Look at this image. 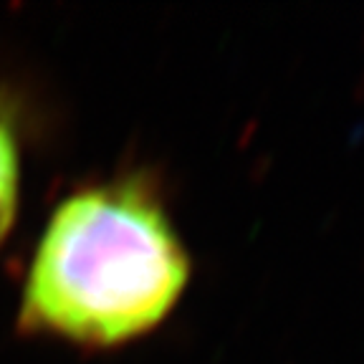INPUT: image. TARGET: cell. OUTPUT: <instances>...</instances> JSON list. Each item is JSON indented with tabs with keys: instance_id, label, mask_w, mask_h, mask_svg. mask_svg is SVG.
<instances>
[{
	"instance_id": "cell-2",
	"label": "cell",
	"mask_w": 364,
	"mask_h": 364,
	"mask_svg": "<svg viewBox=\"0 0 364 364\" xmlns=\"http://www.w3.org/2000/svg\"><path fill=\"white\" fill-rule=\"evenodd\" d=\"M21 195V157L8 122L0 116V240L8 235L18 213Z\"/></svg>"
},
{
	"instance_id": "cell-1",
	"label": "cell",
	"mask_w": 364,
	"mask_h": 364,
	"mask_svg": "<svg viewBox=\"0 0 364 364\" xmlns=\"http://www.w3.org/2000/svg\"><path fill=\"white\" fill-rule=\"evenodd\" d=\"M187 256L137 182L83 187L53 210L21 298L28 329L91 347L157 326L187 283Z\"/></svg>"
}]
</instances>
